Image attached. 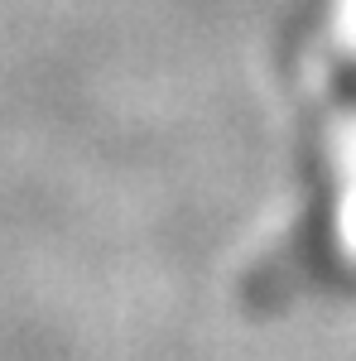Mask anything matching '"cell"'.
Wrapping results in <instances>:
<instances>
[]
</instances>
